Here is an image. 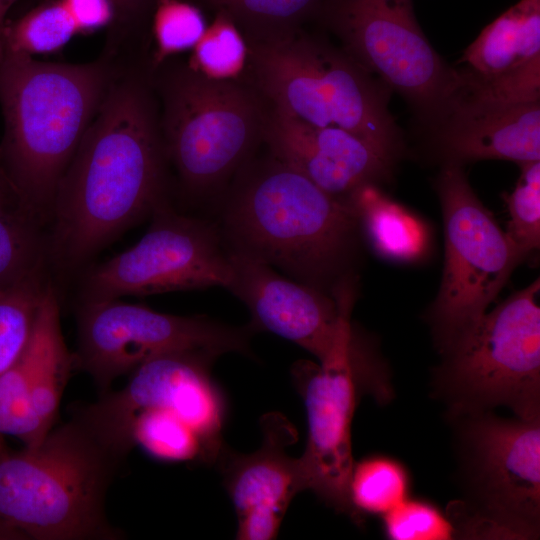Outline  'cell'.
<instances>
[{
    "label": "cell",
    "instance_id": "29",
    "mask_svg": "<svg viewBox=\"0 0 540 540\" xmlns=\"http://www.w3.org/2000/svg\"><path fill=\"white\" fill-rule=\"evenodd\" d=\"M514 190L504 199L509 212L506 233L524 258L540 245V161L520 164Z\"/></svg>",
    "mask_w": 540,
    "mask_h": 540
},
{
    "label": "cell",
    "instance_id": "26",
    "mask_svg": "<svg viewBox=\"0 0 540 540\" xmlns=\"http://www.w3.org/2000/svg\"><path fill=\"white\" fill-rule=\"evenodd\" d=\"M50 282L46 274L0 290V375L27 346Z\"/></svg>",
    "mask_w": 540,
    "mask_h": 540
},
{
    "label": "cell",
    "instance_id": "22",
    "mask_svg": "<svg viewBox=\"0 0 540 540\" xmlns=\"http://www.w3.org/2000/svg\"><path fill=\"white\" fill-rule=\"evenodd\" d=\"M347 199L379 254L400 261L423 254L427 242L423 224L385 196L376 184L359 186Z\"/></svg>",
    "mask_w": 540,
    "mask_h": 540
},
{
    "label": "cell",
    "instance_id": "28",
    "mask_svg": "<svg viewBox=\"0 0 540 540\" xmlns=\"http://www.w3.org/2000/svg\"><path fill=\"white\" fill-rule=\"evenodd\" d=\"M249 52L239 28L226 15L218 13L194 46L188 66L216 80H232L244 68Z\"/></svg>",
    "mask_w": 540,
    "mask_h": 540
},
{
    "label": "cell",
    "instance_id": "19",
    "mask_svg": "<svg viewBox=\"0 0 540 540\" xmlns=\"http://www.w3.org/2000/svg\"><path fill=\"white\" fill-rule=\"evenodd\" d=\"M429 130L445 163L540 161V101L496 102L461 92Z\"/></svg>",
    "mask_w": 540,
    "mask_h": 540
},
{
    "label": "cell",
    "instance_id": "6",
    "mask_svg": "<svg viewBox=\"0 0 540 540\" xmlns=\"http://www.w3.org/2000/svg\"><path fill=\"white\" fill-rule=\"evenodd\" d=\"M167 155L185 191L211 192L246 162L266 121L254 96L232 80L208 78L188 64L151 71Z\"/></svg>",
    "mask_w": 540,
    "mask_h": 540
},
{
    "label": "cell",
    "instance_id": "11",
    "mask_svg": "<svg viewBox=\"0 0 540 540\" xmlns=\"http://www.w3.org/2000/svg\"><path fill=\"white\" fill-rule=\"evenodd\" d=\"M75 367L107 390L112 381L143 363L175 352L216 357L249 353L250 324L230 326L205 316H178L120 299L79 300Z\"/></svg>",
    "mask_w": 540,
    "mask_h": 540
},
{
    "label": "cell",
    "instance_id": "5",
    "mask_svg": "<svg viewBox=\"0 0 540 540\" xmlns=\"http://www.w3.org/2000/svg\"><path fill=\"white\" fill-rule=\"evenodd\" d=\"M257 83L286 115L348 131L393 163L401 149L390 90L343 50L297 31L250 44Z\"/></svg>",
    "mask_w": 540,
    "mask_h": 540
},
{
    "label": "cell",
    "instance_id": "21",
    "mask_svg": "<svg viewBox=\"0 0 540 540\" xmlns=\"http://www.w3.org/2000/svg\"><path fill=\"white\" fill-rule=\"evenodd\" d=\"M18 199L7 180L0 182V290L46 275L48 233Z\"/></svg>",
    "mask_w": 540,
    "mask_h": 540
},
{
    "label": "cell",
    "instance_id": "9",
    "mask_svg": "<svg viewBox=\"0 0 540 540\" xmlns=\"http://www.w3.org/2000/svg\"><path fill=\"white\" fill-rule=\"evenodd\" d=\"M461 417L459 456L471 535L528 539L540 523V417L505 419L489 411Z\"/></svg>",
    "mask_w": 540,
    "mask_h": 540
},
{
    "label": "cell",
    "instance_id": "31",
    "mask_svg": "<svg viewBox=\"0 0 540 540\" xmlns=\"http://www.w3.org/2000/svg\"><path fill=\"white\" fill-rule=\"evenodd\" d=\"M382 518L384 533L393 540H445L457 531L453 520L435 505L409 497Z\"/></svg>",
    "mask_w": 540,
    "mask_h": 540
},
{
    "label": "cell",
    "instance_id": "25",
    "mask_svg": "<svg viewBox=\"0 0 540 540\" xmlns=\"http://www.w3.org/2000/svg\"><path fill=\"white\" fill-rule=\"evenodd\" d=\"M410 479L405 467L386 456L354 463L349 480L350 503L363 514L384 515L408 497Z\"/></svg>",
    "mask_w": 540,
    "mask_h": 540
},
{
    "label": "cell",
    "instance_id": "7",
    "mask_svg": "<svg viewBox=\"0 0 540 540\" xmlns=\"http://www.w3.org/2000/svg\"><path fill=\"white\" fill-rule=\"evenodd\" d=\"M540 280L514 293L442 353L436 387L455 417L498 406L540 417Z\"/></svg>",
    "mask_w": 540,
    "mask_h": 540
},
{
    "label": "cell",
    "instance_id": "8",
    "mask_svg": "<svg viewBox=\"0 0 540 540\" xmlns=\"http://www.w3.org/2000/svg\"><path fill=\"white\" fill-rule=\"evenodd\" d=\"M342 50L400 95L428 129L449 110L464 82L421 30L411 0H325Z\"/></svg>",
    "mask_w": 540,
    "mask_h": 540
},
{
    "label": "cell",
    "instance_id": "18",
    "mask_svg": "<svg viewBox=\"0 0 540 540\" xmlns=\"http://www.w3.org/2000/svg\"><path fill=\"white\" fill-rule=\"evenodd\" d=\"M264 136L272 156L339 198L346 199L359 186L376 184L391 172L393 163L354 134L310 125L274 108Z\"/></svg>",
    "mask_w": 540,
    "mask_h": 540
},
{
    "label": "cell",
    "instance_id": "14",
    "mask_svg": "<svg viewBox=\"0 0 540 540\" xmlns=\"http://www.w3.org/2000/svg\"><path fill=\"white\" fill-rule=\"evenodd\" d=\"M216 358L203 352L158 356L133 370L123 389L104 392L75 412L120 457L116 442L128 420L143 410H161L187 422L218 458L224 446L225 403L211 376Z\"/></svg>",
    "mask_w": 540,
    "mask_h": 540
},
{
    "label": "cell",
    "instance_id": "30",
    "mask_svg": "<svg viewBox=\"0 0 540 540\" xmlns=\"http://www.w3.org/2000/svg\"><path fill=\"white\" fill-rule=\"evenodd\" d=\"M157 1L112 0L115 15L101 54L121 64L146 62L143 32Z\"/></svg>",
    "mask_w": 540,
    "mask_h": 540
},
{
    "label": "cell",
    "instance_id": "24",
    "mask_svg": "<svg viewBox=\"0 0 540 540\" xmlns=\"http://www.w3.org/2000/svg\"><path fill=\"white\" fill-rule=\"evenodd\" d=\"M253 42L287 36L325 0H205Z\"/></svg>",
    "mask_w": 540,
    "mask_h": 540
},
{
    "label": "cell",
    "instance_id": "23",
    "mask_svg": "<svg viewBox=\"0 0 540 540\" xmlns=\"http://www.w3.org/2000/svg\"><path fill=\"white\" fill-rule=\"evenodd\" d=\"M78 34V23L63 0H42L17 18L7 19L0 35V52L32 57L54 54Z\"/></svg>",
    "mask_w": 540,
    "mask_h": 540
},
{
    "label": "cell",
    "instance_id": "17",
    "mask_svg": "<svg viewBox=\"0 0 540 540\" xmlns=\"http://www.w3.org/2000/svg\"><path fill=\"white\" fill-rule=\"evenodd\" d=\"M465 94L489 101H540V0H521L488 26L458 62Z\"/></svg>",
    "mask_w": 540,
    "mask_h": 540
},
{
    "label": "cell",
    "instance_id": "34",
    "mask_svg": "<svg viewBox=\"0 0 540 540\" xmlns=\"http://www.w3.org/2000/svg\"><path fill=\"white\" fill-rule=\"evenodd\" d=\"M3 180H6V178L4 177V175L2 173V170L0 168V182L3 181Z\"/></svg>",
    "mask_w": 540,
    "mask_h": 540
},
{
    "label": "cell",
    "instance_id": "32",
    "mask_svg": "<svg viewBox=\"0 0 540 540\" xmlns=\"http://www.w3.org/2000/svg\"><path fill=\"white\" fill-rule=\"evenodd\" d=\"M74 15L81 34L108 28L114 19L112 0H63Z\"/></svg>",
    "mask_w": 540,
    "mask_h": 540
},
{
    "label": "cell",
    "instance_id": "1",
    "mask_svg": "<svg viewBox=\"0 0 540 540\" xmlns=\"http://www.w3.org/2000/svg\"><path fill=\"white\" fill-rule=\"evenodd\" d=\"M147 68L120 66L58 183L48 232L58 273L83 269L167 199L168 159Z\"/></svg>",
    "mask_w": 540,
    "mask_h": 540
},
{
    "label": "cell",
    "instance_id": "27",
    "mask_svg": "<svg viewBox=\"0 0 540 540\" xmlns=\"http://www.w3.org/2000/svg\"><path fill=\"white\" fill-rule=\"evenodd\" d=\"M207 29L201 10L184 0H158L151 14L154 70L172 56L193 49Z\"/></svg>",
    "mask_w": 540,
    "mask_h": 540
},
{
    "label": "cell",
    "instance_id": "33",
    "mask_svg": "<svg viewBox=\"0 0 540 540\" xmlns=\"http://www.w3.org/2000/svg\"><path fill=\"white\" fill-rule=\"evenodd\" d=\"M18 0H0V35L9 17V12Z\"/></svg>",
    "mask_w": 540,
    "mask_h": 540
},
{
    "label": "cell",
    "instance_id": "4",
    "mask_svg": "<svg viewBox=\"0 0 540 540\" xmlns=\"http://www.w3.org/2000/svg\"><path fill=\"white\" fill-rule=\"evenodd\" d=\"M122 459L77 413L36 446L0 451L3 540L118 539L104 505Z\"/></svg>",
    "mask_w": 540,
    "mask_h": 540
},
{
    "label": "cell",
    "instance_id": "12",
    "mask_svg": "<svg viewBox=\"0 0 540 540\" xmlns=\"http://www.w3.org/2000/svg\"><path fill=\"white\" fill-rule=\"evenodd\" d=\"M150 216L135 245L84 271L80 300L227 287L229 250L218 225L177 212L168 199Z\"/></svg>",
    "mask_w": 540,
    "mask_h": 540
},
{
    "label": "cell",
    "instance_id": "13",
    "mask_svg": "<svg viewBox=\"0 0 540 540\" xmlns=\"http://www.w3.org/2000/svg\"><path fill=\"white\" fill-rule=\"evenodd\" d=\"M357 341L342 347L319 365L301 360L292 378L307 414L308 436L299 457L306 490L328 506L361 518L349 499V480L354 466L351 425L364 394L389 400L392 390L382 371L364 359Z\"/></svg>",
    "mask_w": 540,
    "mask_h": 540
},
{
    "label": "cell",
    "instance_id": "16",
    "mask_svg": "<svg viewBox=\"0 0 540 540\" xmlns=\"http://www.w3.org/2000/svg\"><path fill=\"white\" fill-rule=\"evenodd\" d=\"M262 442L252 453L223 446L217 461L237 516L236 538L272 540L293 498L306 490L298 458L287 450L298 434L282 414L261 418Z\"/></svg>",
    "mask_w": 540,
    "mask_h": 540
},
{
    "label": "cell",
    "instance_id": "10",
    "mask_svg": "<svg viewBox=\"0 0 540 540\" xmlns=\"http://www.w3.org/2000/svg\"><path fill=\"white\" fill-rule=\"evenodd\" d=\"M436 189L445 263L429 319L443 352L487 312L523 257L474 193L462 165L444 163Z\"/></svg>",
    "mask_w": 540,
    "mask_h": 540
},
{
    "label": "cell",
    "instance_id": "15",
    "mask_svg": "<svg viewBox=\"0 0 540 540\" xmlns=\"http://www.w3.org/2000/svg\"><path fill=\"white\" fill-rule=\"evenodd\" d=\"M229 250V249H228ZM226 287L249 309L251 327L268 331L325 361L353 332L350 317L355 291L351 277L332 294L283 277L271 266L229 250Z\"/></svg>",
    "mask_w": 540,
    "mask_h": 540
},
{
    "label": "cell",
    "instance_id": "2",
    "mask_svg": "<svg viewBox=\"0 0 540 540\" xmlns=\"http://www.w3.org/2000/svg\"><path fill=\"white\" fill-rule=\"evenodd\" d=\"M119 68L103 54L85 63H64L0 52V168L44 226L58 183Z\"/></svg>",
    "mask_w": 540,
    "mask_h": 540
},
{
    "label": "cell",
    "instance_id": "20",
    "mask_svg": "<svg viewBox=\"0 0 540 540\" xmlns=\"http://www.w3.org/2000/svg\"><path fill=\"white\" fill-rule=\"evenodd\" d=\"M33 368L30 416L33 444L42 442L53 428L60 399L75 367L60 325L59 298L52 282L46 288L30 338Z\"/></svg>",
    "mask_w": 540,
    "mask_h": 540
},
{
    "label": "cell",
    "instance_id": "3",
    "mask_svg": "<svg viewBox=\"0 0 540 540\" xmlns=\"http://www.w3.org/2000/svg\"><path fill=\"white\" fill-rule=\"evenodd\" d=\"M360 224L329 194L273 156L235 187L222 212L226 247L329 293L350 276Z\"/></svg>",
    "mask_w": 540,
    "mask_h": 540
}]
</instances>
